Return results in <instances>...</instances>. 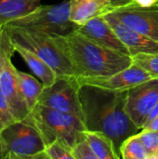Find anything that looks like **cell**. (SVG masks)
Segmentation results:
<instances>
[{"instance_id":"cell-1","label":"cell","mask_w":158,"mask_h":159,"mask_svg":"<svg viewBox=\"0 0 158 159\" xmlns=\"http://www.w3.org/2000/svg\"><path fill=\"white\" fill-rule=\"evenodd\" d=\"M79 84V97L86 129L99 131L108 136L114 142L120 157L122 143L142 130L127 112L128 90H112L89 84Z\"/></svg>"},{"instance_id":"cell-2","label":"cell","mask_w":158,"mask_h":159,"mask_svg":"<svg viewBox=\"0 0 158 159\" xmlns=\"http://www.w3.org/2000/svg\"><path fill=\"white\" fill-rule=\"evenodd\" d=\"M56 36L77 79L107 77L132 64L130 55L103 48L76 31Z\"/></svg>"},{"instance_id":"cell-3","label":"cell","mask_w":158,"mask_h":159,"mask_svg":"<svg viewBox=\"0 0 158 159\" xmlns=\"http://www.w3.org/2000/svg\"><path fill=\"white\" fill-rule=\"evenodd\" d=\"M28 117L40 130L47 145L54 141H60L73 149L86 129L80 117L39 103L31 111Z\"/></svg>"},{"instance_id":"cell-4","label":"cell","mask_w":158,"mask_h":159,"mask_svg":"<svg viewBox=\"0 0 158 159\" xmlns=\"http://www.w3.org/2000/svg\"><path fill=\"white\" fill-rule=\"evenodd\" d=\"M6 27L14 43L34 51L48 63L58 75L75 76L72 64L56 35L8 24Z\"/></svg>"},{"instance_id":"cell-5","label":"cell","mask_w":158,"mask_h":159,"mask_svg":"<svg viewBox=\"0 0 158 159\" xmlns=\"http://www.w3.org/2000/svg\"><path fill=\"white\" fill-rule=\"evenodd\" d=\"M4 159H45L47 147L37 127L25 117L16 120L0 132Z\"/></svg>"},{"instance_id":"cell-6","label":"cell","mask_w":158,"mask_h":159,"mask_svg":"<svg viewBox=\"0 0 158 159\" xmlns=\"http://www.w3.org/2000/svg\"><path fill=\"white\" fill-rule=\"evenodd\" d=\"M7 24L61 36L74 33L78 27L70 19V0L56 5L40 4L29 14Z\"/></svg>"},{"instance_id":"cell-7","label":"cell","mask_w":158,"mask_h":159,"mask_svg":"<svg viewBox=\"0 0 158 159\" xmlns=\"http://www.w3.org/2000/svg\"><path fill=\"white\" fill-rule=\"evenodd\" d=\"M14 52L16 50L13 42L5 25L0 28V89L16 119L21 120L27 117L31 111L20 89L18 69L11 61Z\"/></svg>"},{"instance_id":"cell-8","label":"cell","mask_w":158,"mask_h":159,"mask_svg":"<svg viewBox=\"0 0 158 159\" xmlns=\"http://www.w3.org/2000/svg\"><path fill=\"white\" fill-rule=\"evenodd\" d=\"M79 87L80 84L75 76L59 75L53 84L44 87L38 103L76 116L83 120Z\"/></svg>"},{"instance_id":"cell-9","label":"cell","mask_w":158,"mask_h":159,"mask_svg":"<svg viewBox=\"0 0 158 159\" xmlns=\"http://www.w3.org/2000/svg\"><path fill=\"white\" fill-rule=\"evenodd\" d=\"M157 102L158 78H152L128 90L126 109L134 124L142 129Z\"/></svg>"},{"instance_id":"cell-10","label":"cell","mask_w":158,"mask_h":159,"mask_svg":"<svg viewBox=\"0 0 158 159\" xmlns=\"http://www.w3.org/2000/svg\"><path fill=\"white\" fill-rule=\"evenodd\" d=\"M109 12L128 27L158 41V4L150 7L131 4Z\"/></svg>"},{"instance_id":"cell-11","label":"cell","mask_w":158,"mask_h":159,"mask_svg":"<svg viewBox=\"0 0 158 159\" xmlns=\"http://www.w3.org/2000/svg\"><path fill=\"white\" fill-rule=\"evenodd\" d=\"M76 32L103 48L130 55L128 48L120 40L103 15L95 17L85 24L78 26Z\"/></svg>"},{"instance_id":"cell-12","label":"cell","mask_w":158,"mask_h":159,"mask_svg":"<svg viewBox=\"0 0 158 159\" xmlns=\"http://www.w3.org/2000/svg\"><path fill=\"white\" fill-rule=\"evenodd\" d=\"M152 79L151 75L135 64L103 78L78 79L79 83L89 84L112 90H129L130 89Z\"/></svg>"},{"instance_id":"cell-13","label":"cell","mask_w":158,"mask_h":159,"mask_svg":"<svg viewBox=\"0 0 158 159\" xmlns=\"http://www.w3.org/2000/svg\"><path fill=\"white\" fill-rule=\"evenodd\" d=\"M103 17L128 48L130 56L138 53H158V41L128 27L110 12Z\"/></svg>"},{"instance_id":"cell-14","label":"cell","mask_w":158,"mask_h":159,"mask_svg":"<svg viewBox=\"0 0 158 159\" xmlns=\"http://www.w3.org/2000/svg\"><path fill=\"white\" fill-rule=\"evenodd\" d=\"M111 10L109 0H70V19L77 26Z\"/></svg>"},{"instance_id":"cell-15","label":"cell","mask_w":158,"mask_h":159,"mask_svg":"<svg viewBox=\"0 0 158 159\" xmlns=\"http://www.w3.org/2000/svg\"><path fill=\"white\" fill-rule=\"evenodd\" d=\"M13 45L16 52L20 55V57L23 59L32 72L35 75L36 77L41 80L44 86H49L54 83L59 75L48 63H47L42 58H40L37 54L28 49L27 48L14 42Z\"/></svg>"},{"instance_id":"cell-16","label":"cell","mask_w":158,"mask_h":159,"mask_svg":"<svg viewBox=\"0 0 158 159\" xmlns=\"http://www.w3.org/2000/svg\"><path fill=\"white\" fill-rule=\"evenodd\" d=\"M40 2L41 0H0V28L29 14Z\"/></svg>"},{"instance_id":"cell-17","label":"cell","mask_w":158,"mask_h":159,"mask_svg":"<svg viewBox=\"0 0 158 159\" xmlns=\"http://www.w3.org/2000/svg\"><path fill=\"white\" fill-rule=\"evenodd\" d=\"M83 136L91 146L98 159H120L114 142L105 134L85 129Z\"/></svg>"},{"instance_id":"cell-18","label":"cell","mask_w":158,"mask_h":159,"mask_svg":"<svg viewBox=\"0 0 158 159\" xmlns=\"http://www.w3.org/2000/svg\"><path fill=\"white\" fill-rule=\"evenodd\" d=\"M18 77L21 95L28 108L32 111L38 103L39 97L45 86L33 75L20 70H18Z\"/></svg>"},{"instance_id":"cell-19","label":"cell","mask_w":158,"mask_h":159,"mask_svg":"<svg viewBox=\"0 0 158 159\" xmlns=\"http://www.w3.org/2000/svg\"><path fill=\"white\" fill-rule=\"evenodd\" d=\"M120 157L123 159H148L149 154L139 133L129 137L120 147Z\"/></svg>"},{"instance_id":"cell-20","label":"cell","mask_w":158,"mask_h":159,"mask_svg":"<svg viewBox=\"0 0 158 159\" xmlns=\"http://www.w3.org/2000/svg\"><path fill=\"white\" fill-rule=\"evenodd\" d=\"M132 63L144 70L152 78H158V53H138L131 56Z\"/></svg>"},{"instance_id":"cell-21","label":"cell","mask_w":158,"mask_h":159,"mask_svg":"<svg viewBox=\"0 0 158 159\" xmlns=\"http://www.w3.org/2000/svg\"><path fill=\"white\" fill-rule=\"evenodd\" d=\"M44 156L45 159H74L72 148L60 141H54L47 144Z\"/></svg>"},{"instance_id":"cell-22","label":"cell","mask_w":158,"mask_h":159,"mask_svg":"<svg viewBox=\"0 0 158 159\" xmlns=\"http://www.w3.org/2000/svg\"><path fill=\"white\" fill-rule=\"evenodd\" d=\"M139 135L149 154L148 159H158V131L142 129Z\"/></svg>"},{"instance_id":"cell-23","label":"cell","mask_w":158,"mask_h":159,"mask_svg":"<svg viewBox=\"0 0 158 159\" xmlns=\"http://www.w3.org/2000/svg\"><path fill=\"white\" fill-rule=\"evenodd\" d=\"M17 119L14 116L10 106L0 89V132Z\"/></svg>"},{"instance_id":"cell-24","label":"cell","mask_w":158,"mask_h":159,"mask_svg":"<svg viewBox=\"0 0 158 159\" xmlns=\"http://www.w3.org/2000/svg\"><path fill=\"white\" fill-rule=\"evenodd\" d=\"M72 150L74 159H98L84 136H82V138L74 144Z\"/></svg>"},{"instance_id":"cell-25","label":"cell","mask_w":158,"mask_h":159,"mask_svg":"<svg viewBox=\"0 0 158 159\" xmlns=\"http://www.w3.org/2000/svg\"><path fill=\"white\" fill-rule=\"evenodd\" d=\"M132 4L142 7H150L157 5L158 0H132Z\"/></svg>"},{"instance_id":"cell-26","label":"cell","mask_w":158,"mask_h":159,"mask_svg":"<svg viewBox=\"0 0 158 159\" xmlns=\"http://www.w3.org/2000/svg\"><path fill=\"white\" fill-rule=\"evenodd\" d=\"M112 9L126 7L132 4V0H109Z\"/></svg>"},{"instance_id":"cell-27","label":"cell","mask_w":158,"mask_h":159,"mask_svg":"<svg viewBox=\"0 0 158 159\" xmlns=\"http://www.w3.org/2000/svg\"><path fill=\"white\" fill-rule=\"evenodd\" d=\"M142 129H151V130H157L158 131V116L156 117H155L154 119H152L151 121H149L148 123H146Z\"/></svg>"},{"instance_id":"cell-28","label":"cell","mask_w":158,"mask_h":159,"mask_svg":"<svg viewBox=\"0 0 158 159\" xmlns=\"http://www.w3.org/2000/svg\"><path fill=\"white\" fill-rule=\"evenodd\" d=\"M0 159H4V157H3V148H2L1 142H0Z\"/></svg>"}]
</instances>
